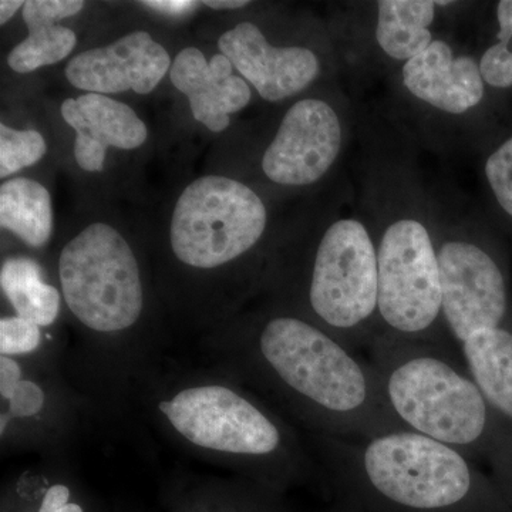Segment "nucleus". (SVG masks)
I'll list each match as a JSON object with an SVG mask.
<instances>
[{"mask_svg":"<svg viewBox=\"0 0 512 512\" xmlns=\"http://www.w3.org/2000/svg\"><path fill=\"white\" fill-rule=\"evenodd\" d=\"M342 128L338 114L325 101L306 99L285 114L262 170L272 183L303 187L320 180L339 156Z\"/></svg>","mask_w":512,"mask_h":512,"instance_id":"9d476101","label":"nucleus"},{"mask_svg":"<svg viewBox=\"0 0 512 512\" xmlns=\"http://www.w3.org/2000/svg\"><path fill=\"white\" fill-rule=\"evenodd\" d=\"M69 500L70 490L66 485H53L46 491L37 512H84L79 504L69 503Z\"/></svg>","mask_w":512,"mask_h":512,"instance_id":"bb28decb","label":"nucleus"},{"mask_svg":"<svg viewBox=\"0 0 512 512\" xmlns=\"http://www.w3.org/2000/svg\"><path fill=\"white\" fill-rule=\"evenodd\" d=\"M158 407L177 434L204 450L262 457L281 446V431L271 419L221 384L187 387Z\"/></svg>","mask_w":512,"mask_h":512,"instance_id":"0eeeda50","label":"nucleus"},{"mask_svg":"<svg viewBox=\"0 0 512 512\" xmlns=\"http://www.w3.org/2000/svg\"><path fill=\"white\" fill-rule=\"evenodd\" d=\"M377 20V43L393 59L412 60L433 43L429 26L436 3L429 0H382Z\"/></svg>","mask_w":512,"mask_h":512,"instance_id":"a211bd4d","label":"nucleus"},{"mask_svg":"<svg viewBox=\"0 0 512 512\" xmlns=\"http://www.w3.org/2000/svg\"><path fill=\"white\" fill-rule=\"evenodd\" d=\"M170 55L150 33H128L116 42L84 50L66 64L64 76L86 93L150 94L171 70Z\"/></svg>","mask_w":512,"mask_h":512,"instance_id":"9b49d317","label":"nucleus"},{"mask_svg":"<svg viewBox=\"0 0 512 512\" xmlns=\"http://www.w3.org/2000/svg\"><path fill=\"white\" fill-rule=\"evenodd\" d=\"M377 292V252L366 228L355 220L335 222L323 235L313 264V311L333 328H353L376 311Z\"/></svg>","mask_w":512,"mask_h":512,"instance_id":"6e6552de","label":"nucleus"},{"mask_svg":"<svg viewBox=\"0 0 512 512\" xmlns=\"http://www.w3.org/2000/svg\"><path fill=\"white\" fill-rule=\"evenodd\" d=\"M144 6H148V8L161 10V12L165 13H173V15H178V13L187 12L191 8H194L195 5H198L197 2H160V0H156V2H143Z\"/></svg>","mask_w":512,"mask_h":512,"instance_id":"c756f323","label":"nucleus"},{"mask_svg":"<svg viewBox=\"0 0 512 512\" xmlns=\"http://www.w3.org/2000/svg\"><path fill=\"white\" fill-rule=\"evenodd\" d=\"M0 225L32 248H43L53 232L52 197L30 178H10L0 187Z\"/></svg>","mask_w":512,"mask_h":512,"instance_id":"f3484780","label":"nucleus"},{"mask_svg":"<svg viewBox=\"0 0 512 512\" xmlns=\"http://www.w3.org/2000/svg\"><path fill=\"white\" fill-rule=\"evenodd\" d=\"M76 45V33L66 26L32 30L28 37L13 47L8 64L15 73H33L42 67L62 62L72 55Z\"/></svg>","mask_w":512,"mask_h":512,"instance_id":"aec40b11","label":"nucleus"},{"mask_svg":"<svg viewBox=\"0 0 512 512\" xmlns=\"http://www.w3.org/2000/svg\"><path fill=\"white\" fill-rule=\"evenodd\" d=\"M170 79L187 97L194 119L214 133L227 130L229 116L245 109L252 97L247 80L234 74L227 56L218 53L207 60L197 47L178 53Z\"/></svg>","mask_w":512,"mask_h":512,"instance_id":"4468645a","label":"nucleus"},{"mask_svg":"<svg viewBox=\"0 0 512 512\" xmlns=\"http://www.w3.org/2000/svg\"><path fill=\"white\" fill-rule=\"evenodd\" d=\"M42 342L40 326L20 316L0 320V353L2 356L28 355L39 349Z\"/></svg>","mask_w":512,"mask_h":512,"instance_id":"4be33fe9","label":"nucleus"},{"mask_svg":"<svg viewBox=\"0 0 512 512\" xmlns=\"http://www.w3.org/2000/svg\"><path fill=\"white\" fill-rule=\"evenodd\" d=\"M498 25L500 33L498 39L503 43H510L512 40V0H501L497 6Z\"/></svg>","mask_w":512,"mask_h":512,"instance_id":"c85d7f7f","label":"nucleus"},{"mask_svg":"<svg viewBox=\"0 0 512 512\" xmlns=\"http://www.w3.org/2000/svg\"><path fill=\"white\" fill-rule=\"evenodd\" d=\"M83 8L82 0H29L22 8L23 20L32 32L59 25L60 20L76 16Z\"/></svg>","mask_w":512,"mask_h":512,"instance_id":"5701e85b","label":"nucleus"},{"mask_svg":"<svg viewBox=\"0 0 512 512\" xmlns=\"http://www.w3.org/2000/svg\"><path fill=\"white\" fill-rule=\"evenodd\" d=\"M259 353L289 390L325 412L350 414L366 403L369 384L359 363L301 319L269 320L259 335Z\"/></svg>","mask_w":512,"mask_h":512,"instance_id":"20e7f679","label":"nucleus"},{"mask_svg":"<svg viewBox=\"0 0 512 512\" xmlns=\"http://www.w3.org/2000/svg\"><path fill=\"white\" fill-rule=\"evenodd\" d=\"M59 278L64 302L84 328L113 335L140 320V265L127 239L106 222L87 225L64 245Z\"/></svg>","mask_w":512,"mask_h":512,"instance_id":"f257e3e1","label":"nucleus"},{"mask_svg":"<svg viewBox=\"0 0 512 512\" xmlns=\"http://www.w3.org/2000/svg\"><path fill=\"white\" fill-rule=\"evenodd\" d=\"M403 82L417 99L451 114L466 113L484 96L480 66L471 57L454 56L443 40H433L404 64Z\"/></svg>","mask_w":512,"mask_h":512,"instance_id":"2eb2a0df","label":"nucleus"},{"mask_svg":"<svg viewBox=\"0 0 512 512\" xmlns=\"http://www.w3.org/2000/svg\"><path fill=\"white\" fill-rule=\"evenodd\" d=\"M45 137L36 130H16L0 124V177L32 167L45 157Z\"/></svg>","mask_w":512,"mask_h":512,"instance_id":"412c9836","label":"nucleus"},{"mask_svg":"<svg viewBox=\"0 0 512 512\" xmlns=\"http://www.w3.org/2000/svg\"><path fill=\"white\" fill-rule=\"evenodd\" d=\"M0 286L16 316L40 328L55 323L62 296L55 286L43 282L42 268L36 261L26 256L6 259L0 269Z\"/></svg>","mask_w":512,"mask_h":512,"instance_id":"6ab92c4d","label":"nucleus"},{"mask_svg":"<svg viewBox=\"0 0 512 512\" xmlns=\"http://www.w3.org/2000/svg\"><path fill=\"white\" fill-rule=\"evenodd\" d=\"M201 5L214 10L241 9L249 5L245 0H205Z\"/></svg>","mask_w":512,"mask_h":512,"instance_id":"2f4dec72","label":"nucleus"},{"mask_svg":"<svg viewBox=\"0 0 512 512\" xmlns=\"http://www.w3.org/2000/svg\"><path fill=\"white\" fill-rule=\"evenodd\" d=\"M387 396L416 433L451 447L477 443L490 424V406L474 380L436 357H413L396 367Z\"/></svg>","mask_w":512,"mask_h":512,"instance_id":"39448f33","label":"nucleus"},{"mask_svg":"<svg viewBox=\"0 0 512 512\" xmlns=\"http://www.w3.org/2000/svg\"><path fill=\"white\" fill-rule=\"evenodd\" d=\"M367 483L386 503L410 512H448L474 493V474L456 448L400 431L370 441L363 453Z\"/></svg>","mask_w":512,"mask_h":512,"instance_id":"7ed1b4c3","label":"nucleus"},{"mask_svg":"<svg viewBox=\"0 0 512 512\" xmlns=\"http://www.w3.org/2000/svg\"><path fill=\"white\" fill-rule=\"evenodd\" d=\"M218 47L266 101L284 100L302 92L319 73V60L312 50L272 46L251 22L238 23L222 33Z\"/></svg>","mask_w":512,"mask_h":512,"instance_id":"f8f14e48","label":"nucleus"},{"mask_svg":"<svg viewBox=\"0 0 512 512\" xmlns=\"http://www.w3.org/2000/svg\"><path fill=\"white\" fill-rule=\"evenodd\" d=\"M463 352L491 412L512 427V332L504 328L478 330L463 343Z\"/></svg>","mask_w":512,"mask_h":512,"instance_id":"dca6fc26","label":"nucleus"},{"mask_svg":"<svg viewBox=\"0 0 512 512\" xmlns=\"http://www.w3.org/2000/svg\"><path fill=\"white\" fill-rule=\"evenodd\" d=\"M45 406V392L32 380H22L9 399V410L16 417H33Z\"/></svg>","mask_w":512,"mask_h":512,"instance_id":"a878e982","label":"nucleus"},{"mask_svg":"<svg viewBox=\"0 0 512 512\" xmlns=\"http://www.w3.org/2000/svg\"><path fill=\"white\" fill-rule=\"evenodd\" d=\"M441 311L461 343L483 329L501 328L507 313L503 272L470 242H447L439 254Z\"/></svg>","mask_w":512,"mask_h":512,"instance_id":"1a4fd4ad","label":"nucleus"},{"mask_svg":"<svg viewBox=\"0 0 512 512\" xmlns=\"http://www.w3.org/2000/svg\"><path fill=\"white\" fill-rule=\"evenodd\" d=\"M481 77L485 83L493 87L512 86V50L507 43H497L491 46L481 57Z\"/></svg>","mask_w":512,"mask_h":512,"instance_id":"393cba45","label":"nucleus"},{"mask_svg":"<svg viewBox=\"0 0 512 512\" xmlns=\"http://www.w3.org/2000/svg\"><path fill=\"white\" fill-rule=\"evenodd\" d=\"M60 113L76 131L74 158L87 173L103 170L109 148L131 151L147 141V126L136 111L104 94L86 93L66 99Z\"/></svg>","mask_w":512,"mask_h":512,"instance_id":"ddd939ff","label":"nucleus"},{"mask_svg":"<svg viewBox=\"0 0 512 512\" xmlns=\"http://www.w3.org/2000/svg\"><path fill=\"white\" fill-rule=\"evenodd\" d=\"M266 222L265 204L248 185L222 175H204L188 184L175 202L171 251L188 268H222L258 244Z\"/></svg>","mask_w":512,"mask_h":512,"instance_id":"f03ea898","label":"nucleus"},{"mask_svg":"<svg viewBox=\"0 0 512 512\" xmlns=\"http://www.w3.org/2000/svg\"><path fill=\"white\" fill-rule=\"evenodd\" d=\"M22 382V369L12 357H0V394L9 400L18 384Z\"/></svg>","mask_w":512,"mask_h":512,"instance_id":"cd10ccee","label":"nucleus"},{"mask_svg":"<svg viewBox=\"0 0 512 512\" xmlns=\"http://www.w3.org/2000/svg\"><path fill=\"white\" fill-rule=\"evenodd\" d=\"M377 309L387 325L414 335L433 325L441 311L439 255L420 222H394L377 252Z\"/></svg>","mask_w":512,"mask_h":512,"instance_id":"423d86ee","label":"nucleus"},{"mask_svg":"<svg viewBox=\"0 0 512 512\" xmlns=\"http://www.w3.org/2000/svg\"><path fill=\"white\" fill-rule=\"evenodd\" d=\"M23 5H25V2H20V0H2L0 2V23H2V26L6 25L15 16V13L23 8Z\"/></svg>","mask_w":512,"mask_h":512,"instance_id":"7c9ffc66","label":"nucleus"},{"mask_svg":"<svg viewBox=\"0 0 512 512\" xmlns=\"http://www.w3.org/2000/svg\"><path fill=\"white\" fill-rule=\"evenodd\" d=\"M485 174L495 198L512 217V137L488 158Z\"/></svg>","mask_w":512,"mask_h":512,"instance_id":"b1692460","label":"nucleus"}]
</instances>
